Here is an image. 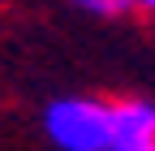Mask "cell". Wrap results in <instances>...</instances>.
Returning <instances> with one entry per match:
<instances>
[{
    "label": "cell",
    "instance_id": "obj_1",
    "mask_svg": "<svg viewBox=\"0 0 155 151\" xmlns=\"http://www.w3.org/2000/svg\"><path fill=\"white\" fill-rule=\"evenodd\" d=\"M43 134L56 151H108V99L56 95L43 108Z\"/></svg>",
    "mask_w": 155,
    "mask_h": 151
},
{
    "label": "cell",
    "instance_id": "obj_2",
    "mask_svg": "<svg viewBox=\"0 0 155 151\" xmlns=\"http://www.w3.org/2000/svg\"><path fill=\"white\" fill-rule=\"evenodd\" d=\"M108 151H155V99H108Z\"/></svg>",
    "mask_w": 155,
    "mask_h": 151
},
{
    "label": "cell",
    "instance_id": "obj_3",
    "mask_svg": "<svg viewBox=\"0 0 155 151\" xmlns=\"http://www.w3.org/2000/svg\"><path fill=\"white\" fill-rule=\"evenodd\" d=\"M73 9H82V13H91V17H129L134 13V0H69Z\"/></svg>",
    "mask_w": 155,
    "mask_h": 151
},
{
    "label": "cell",
    "instance_id": "obj_4",
    "mask_svg": "<svg viewBox=\"0 0 155 151\" xmlns=\"http://www.w3.org/2000/svg\"><path fill=\"white\" fill-rule=\"evenodd\" d=\"M134 13H147V17H155V0H134Z\"/></svg>",
    "mask_w": 155,
    "mask_h": 151
}]
</instances>
